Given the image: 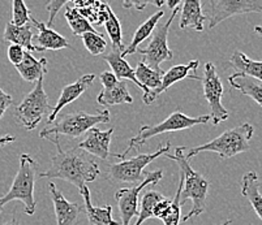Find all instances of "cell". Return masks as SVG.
<instances>
[{"mask_svg": "<svg viewBox=\"0 0 262 225\" xmlns=\"http://www.w3.org/2000/svg\"><path fill=\"white\" fill-rule=\"evenodd\" d=\"M55 143L58 153L51 158V165L47 170L38 173L40 179H60L81 189L88 182H93L99 176L98 164L77 146L70 150H61L58 138L50 139Z\"/></svg>", "mask_w": 262, "mask_h": 225, "instance_id": "1", "label": "cell"}, {"mask_svg": "<svg viewBox=\"0 0 262 225\" xmlns=\"http://www.w3.org/2000/svg\"><path fill=\"white\" fill-rule=\"evenodd\" d=\"M185 150L187 148L184 146H180V147L175 148L173 155H170L168 153L164 154L166 158L178 163L179 168L182 170L183 188L180 201L183 205L185 201H192V210L189 211V214L183 217V221L199 216L204 212L206 208V196H208L209 191V181L190 167L189 160L185 158Z\"/></svg>", "mask_w": 262, "mask_h": 225, "instance_id": "2", "label": "cell"}, {"mask_svg": "<svg viewBox=\"0 0 262 225\" xmlns=\"http://www.w3.org/2000/svg\"><path fill=\"white\" fill-rule=\"evenodd\" d=\"M38 176V164L29 154L20 155V168L16 173L11 189L8 193L0 196V212L3 207L12 201H21L24 203V212L26 215H34L35 212V198L34 186Z\"/></svg>", "mask_w": 262, "mask_h": 225, "instance_id": "3", "label": "cell"}, {"mask_svg": "<svg viewBox=\"0 0 262 225\" xmlns=\"http://www.w3.org/2000/svg\"><path fill=\"white\" fill-rule=\"evenodd\" d=\"M253 133L254 128L251 124L245 122V124L239 125V127L226 130L221 136L211 139L208 143L200 144V146H196V147L189 148L188 151L185 150L187 151L185 158L189 160V159L199 155L200 153L209 151V153L218 154L222 159H230L232 156L245 153V151L251 148L249 141L253 137Z\"/></svg>", "mask_w": 262, "mask_h": 225, "instance_id": "4", "label": "cell"}, {"mask_svg": "<svg viewBox=\"0 0 262 225\" xmlns=\"http://www.w3.org/2000/svg\"><path fill=\"white\" fill-rule=\"evenodd\" d=\"M110 121V112L107 110L98 111L97 113H86L82 111L78 112L66 113L60 118L47 125L39 133L40 138L52 139L67 137V138L76 139L97 124H106Z\"/></svg>", "mask_w": 262, "mask_h": 225, "instance_id": "5", "label": "cell"}, {"mask_svg": "<svg viewBox=\"0 0 262 225\" xmlns=\"http://www.w3.org/2000/svg\"><path fill=\"white\" fill-rule=\"evenodd\" d=\"M210 121V116L204 115L199 116V117H189V116L184 115L180 108L173 111L166 120H163L159 124L154 125V127H149V125H144L140 128L139 133L136 134L132 139L129 141L128 147L124 150L121 154H113L115 158L125 159L129 155L130 151L139 150L142 144L146 143L150 138L159 136V134L168 133V132H179V130H187L190 128L196 127V125L208 124Z\"/></svg>", "mask_w": 262, "mask_h": 225, "instance_id": "6", "label": "cell"}, {"mask_svg": "<svg viewBox=\"0 0 262 225\" xmlns=\"http://www.w3.org/2000/svg\"><path fill=\"white\" fill-rule=\"evenodd\" d=\"M170 148L171 143L167 142V143L159 146L156 153L140 154L137 156H133L132 159H124L120 163L108 165L106 172L107 179L111 182H115V184H141L147 173V172H145L144 174L145 167L161 155L167 154Z\"/></svg>", "mask_w": 262, "mask_h": 225, "instance_id": "7", "label": "cell"}, {"mask_svg": "<svg viewBox=\"0 0 262 225\" xmlns=\"http://www.w3.org/2000/svg\"><path fill=\"white\" fill-rule=\"evenodd\" d=\"M51 111L49 96L43 89V78H39L35 82L34 89L16 107L15 117L16 121L26 130H33L38 127L45 116L51 113Z\"/></svg>", "mask_w": 262, "mask_h": 225, "instance_id": "8", "label": "cell"}, {"mask_svg": "<svg viewBox=\"0 0 262 225\" xmlns=\"http://www.w3.org/2000/svg\"><path fill=\"white\" fill-rule=\"evenodd\" d=\"M179 12H180V8L173 9L170 18L166 22L162 23V25H157L153 34H151L150 43L145 48L137 49L142 56V63L146 64L147 67H150L151 69L162 72L161 64L163 61H171L173 59V52L168 47L167 41L170 26Z\"/></svg>", "mask_w": 262, "mask_h": 225, "instance_id": "9", "label": "cell"}, {"mask_svg": "<svg viewBox=\"0 0 262 225\" xmlns=\"http://www.w3.org/2000/svg\"><path fill=\"white\" fill-rule=\"evenodd\" d=\"M247 13L262 15V0H206L205 17L210 29L227 18Z\"/></svg>", "mask_w": 262, "mask_h": 225, "instance_id": "10", "label": "cell"}, {"mask_svg": "<svg viewBox=\"0 0 262 225\" xmlns=\"http://www.w3.org/2000/svg\"><path fill=\"white\" fill-rule=\"evenodd\" d=\"M163 177L162 170L147 172L144 181L139 185H133L132 188L119 189L115 194V199L118 203L119 212H120L121 224L130 225V221L135 216H137L140 206V194L146 186H156Z\"/></svg>", "mask_w": 262, "mask_h": 225, "instance_id": "11", "label": "cell"}, {"mask_svg": "<svg viewBox=\"0 0 262 225\" xmlns=\"http://www.w3.org/2000/svg\"><path fill=\"white\" fill-rule=\"evenodd\" d=\"M202 86H204L205 99L208 101L210 107L211 115L210 121L213 125H219L221 122L226 121L230 116L228 111L223 107L222 96H223V85L215 67L213 63H206L204 68V76L201 77Z\"/></svg>", "mask_w": 262, "mask_h": 225, "instance_id": "12", "label": "cell"}, {"mask_svg": "<svg viewBox=\"0 0 262 225\" xmlns=\"http://www.w3.org/2000/svg\"><path fill=\"white\" fill-rule=\"evenodd\" d=\"M200 65L199 60H190L188 64H180V65H175V67L170 68L167 72H164L162 76V81L159 87L154 90H147L146 92H144L142 95V102L145 104H151L156 102V99L158 98L161 94H163L164 91H167L173 84L179 81H183L185 78H190V80H197V81H201V77L196 74H190L189 72H196L197 68Z\"/></svg>", "mask_w": 262, "mask_h": 225, "instance_id": "13", "label": "cell"}, {"mask_svg": "<svg viewBox=\"0 0 262 225\" xmlns=\"http://www.w3.org/2000/svg\"><path fill=\"white\" fill-rule=\"evenodd\" d=\"M49 190L51 201L54 203L55 215H56V225H78L81 216L85 214L84 205L75 202L71 203L66 199L58 186L54 182L49 184Z\"/></svg>", "mask_w": 262, "mask_h": 225, "instance_id": "14", "label": "cell"}, {"mask_svg": "<svg viewBox=\"0 0 262 225\" xmlns=\"http://www.w3.org/2000/svg\"><path fill=\"white\" fill-rule=\"evenodd\" d=\"M114 134V128H110L107 130L97 129L92 128L86 132V137L82 142L77 144V147L81 150L86 151L90 155L97 156L102 160H107L110 153V144H111V138Z\"/></svg>", "mask_w": 262, "mask_h": 225, "instance_id": "15", "label": "cell"}, {"mask_svg": "<svg viewBox=\"0 0 262 225\" xmlns=\"http://www.w3.org/2000/svg\"><path fill=\"white\" fill-rule=\"evenodd\" d=\"M95 80V76L94 74H85L82 77H80L76 82L71 85H67L61 89V94L59 96V101L58 103L55 104V107H52L51 113L49 115V118H47V121L49 124H51L52 121L56 120L58 115L60 113V111L63 110L66 106L68 104L73 103L76 99L80 98L88 89L93 85Z\"/></svg>", "mask_w": 262, "mask_h": 225, "instance_id": "16", "label": "cell"}, {"mask_svg": "<svg viewBox=\"0 0 262 225\" xmlns=\"http://www.w3.org/2000/svg\"><path fill=\"white\" fill-rule=\"evenodd\" d=\"M34 28L38 29V35L35 38V49L37 52H43V51H58L61 48H70L71 44L70 42L67 41V38L60 35L59 33L55 32L52 28H49L45 22L42 21L35 20L33 16H30Z\"/></svg>", "mask_w": 262, "mask_h": 225, "instance_id": "17", "label": "cell"}, {"mask_svg": "<svg viewBox=\"0 0 262 225\" xmlns=\"http://www.w3.org/2000/svg\"><path fill=\"white\" fill-rule=\"evenodd\" d=\"M80 193L84 198L85 215L92 225H120V222L113 219V206L107 205L104 207H95L92 203L90 190L86 185L80 189Z\"/></svg>", "mask_w": 262, "mask_h": 225, "instance_id": "18", "label": "cell"}, {"mask_svg": "<svg viewBox=\"0 0 262 225\" xmlns=\"http://www.w3.org/2000/svg\"><path fill=\"white\" fill-rule=\"evenodd\" d=\"M180 11H182L180 23H179L180 29H193L196 32L204 30L206 17L202 12V0H184L183 7H180Z\"/></svg>", "mask_w": 262, "mask_h": 225, "instance_id": "19", "label": "cell"}, {"mask_svg": "<svg viewBox=\"0 0 262 225\" xmlns=\"http://www.w3.org/2000/svg\"><path fill=\"white\" fill-rule=\"evenodd\" d=\"M103 59H104V61L108 64L110 68L113 69V73L115 74V77L118 78L119 81H123V80H129V81L135 82V84L137 85V86H139L144 92H146L147 90H149V89H146V87L142 86V85L139 82V80L136 78L135 69H133L129 64H128V61L125 60L123 56H121L120 49L114 47L113 51L108 52V54H106V55L103 56Z\"/></svg>", "mask_w": 262, "mask_h": 225, "instance_id": "20", "label": "cell"}, {"mask_svg": "<svg viewBox=\"0 0 262 225\" xmlns=\"http://www.w3.org/2000/svg\"><path fill=\"white\" fill-rule=\"evenodd\" d=\"M15 68L26 82H37L39 78H43L47 73V59H35L32 55V52L25 51L23 61Z\"/></svg>", "mask_w": 262, "mask_h": 225, "instance_id": "21", "label": "cell"}, {"mask_svg": "<svg viewBox=\"0 0 262 225\" xmlns=\"http://www.w3.org/2000/svg\"><path fill=\"white\" fill-rule=\"evenodd\" d=\"M97 102L103 107H111L118 104H130L133 98L128 91L127 81L123 80V81H118L113 86L103 87V90L97 96Z\"/></svg>", "mask_w": 262, "mask_h": 225, "instance_id": "22", "label": "cell"}, {"mask_svg": "<svg viewBox=\"0 0 262 225\" xmlns=\"http://www.w3.org/2000/svg\"><path fill=\"white\" fill-rule=\"evenodd\" d=\"M261 180L256 172H248L242 179V195L251 203L257 216L262 220V194Z\"/></svg>", "mask_w": 262, "mask_h": 225, "instance_id": "23", "label": "cell"}, {"mask_svg": "<svg viewBox=\"0 0 262 225\" xmlns=\"http://www.w3.org/2000/svg\"><path fill=\"white\" fill-rule=\"evenodd\" d=\"M33 38H34L33 26H30L29 23L24 26H16L12 22H8L6 25V30L3 34L4 42H8L11 44H18L29 52H37L34 43H33Z\"/></svg>", "mask_w": 262, "mask_h": 225, "instance_id": "24", "label": "cell"}, {"mask_svg": "<svg viewBox=\"0 0 262 225\" xmlns=\"http://www.w3.org/2000/svg\"><path fill=\"white\" fill-rule=\"evenodd\" d=\"M163 16H164V12L159 11V12H157V13H154L151 17L147 18L145 22H142L141 25L137 28V30L135 32V34H133L130 43L128 44L125 48H124L123 52H121V56H123V58H125V56L135 54V52L139 49L140 44H141L142 42L146 41L147 38L153 34L154 29H156L157 25H158V22H159V20H161Z\"/></svg>", "mask_w": 262, "mask_h": 225, "instance_id": "25", "label": "cell"}, {"mask_svg": "<svg viewBox=\"0 0 262 225\" xmlns=\"http://www.w3.org/2000/svg\"><path fill=\"white\" fill-rule=\"evenodd\" d=\"M228 82L233 89L239 90L243 95L253 99L257 104L262 107V86L256 82V80L243 73H233L228 77Z\"/></svg>", "mask_w": 262, "mask_h": 225, "instance_id": "26", "label": "cell"}, {"mask_svg": "<svg viewBox=\"0 0 262 225\" xmlns=\"http://www.w3.org/2000/svg\"><path fill=\"white\" fill-rule=\"evenodd\" d=\"M230 65L236 73H243L262 82V61L252 60L243 52L235 51L230 59Z\"/></svg>", "mask_w": 262, "mask_h": 225, "instance_id": "27", "label": "cell"}, {"mask_svg": "<svg viewBox=\"0 0 262 225\" xmlns=\"http://www.w3.org/2000/svg\"><path fill=\"white\" fill-rule=\"evenodd\" d=\"M64 17H66L67 22H68L71 30L75 35H82L85 33L97 32L95 28H93L92 23L89 22V20L85 16L81 15L80 11L76 7H67Z\"/></svg>", "mask_w": 262, "mask_h": 225, "instance_id": "28", "label": "cell"}, {"mask_svg": "<svg viewBox=\"0 0 262 225\" xmlns=\"http://www.w3.org/2000/svg\"><path fill=\"white\" fill-rule=\"evenodd\" d=\"M164 196L161 193L154 190H149L144 194L141 202H140V208L139 212H137V220H136L135 225H142V222H145L149 219H154L153 210L156 207L157 203L159 201L163 199Z\"/></svg>", "mask_w": 262, "mask_h": 225, "instance_id": "29", "label": "cell"}, {"mask_svg": "<svg viewBox=\"0 0 262 225\" xmlns=\"http://www.w3.org/2000/svg\"><path fill=\"white\" fill-rule=\"evenodd\" d=\"M163 70L158 72V70L151 69L150 67H147L146 64H144L142 61H140L137 64V67L135 69L136 78L139 80L140 84L144 87L149 90H154L157 87H159L162 81V76H163Z\"/></svg>", "mask_w": 262, "mask_h": 225, "instance_id": "30", "label": "cell"}, {"mask_svg": "<svg viewBox=\"0 0 262 225\" xmlns=\"http://www.w3.org/2000/svg\"><path fill=\"white\" fill-rule=\"evenodd\" d=\"M104 28H106V32L108 34V37L111 38V42H113L114 47L119 48L121 52L124 51L123 46V33H121V25L119 18L116 17V15L114 13V11L111 9V7H107V17L104 18Z\"/></svg>", "mask_w": 262, "mask_h": 225, "instance_id": "31", "label": "cell"}, {"mask_svg": "<svg viewBox=\"0 0 262 225\" xmlns=\"http://www.w3.org/2000/svg\"><path fill=\"white\" fill-rule=\"evenodd\" d=\"M81 37L89 54H92L93 56L103 55L107 48V42L101 33H85Z\"/></svg>", "mask_w": 262, "mask_h": 225, "instance_id": "32", "label": "cell"}, {"mask_svg": "<svg viewBox=\"0 0 262 225\" xmlns=\"http://www.w3.org/2000/svg\"><path fill=\"white\" fill-rule=\"evenodd\" d=\"M182 188H183V181L182 177H180V184H179L178 191H176L175 196H173L172 203H171V210L166 216L162 219L164 225H179L180 219H182V201H180V194H182Z\"/></svg>", "mask_w": 262, "mask_h": 225, "instance_id": "33", "label": "cell"}, {"mask_svg": "<svg viewBox=\"0 0 262 225\" xmlns=\"http://www.w3.org/2000/svg\"><path fill=\"white\" fill-rule=\"evenodd\" d=\"M30 11L26 7L24 0H12V21L11 22L16 26H24L29 22Z\"/></svg>", "mask_w": 262, "mask_h": 225, "instance_id": "34", "label": "cell"}, {"mask_svg": "<svg viewBox=\"0 0 262 225\" xmlns=\"http://www.w3.org/2000/svg\"><path fill=\"white\" fill-rule=\"evenodd\" d=\"M163 4L164 0H123V8H135L137 11H144L146 8V6H154L159 8Z\"/></svg>", "mask_w": 262, "mask_h": 225, "instance_id": "35", "label": "cell"}, {"mask_svg": "<svg viewBox=\"0 0 262 225\" xmlns=\"http://www.w3.org/2000/svg\"><path fill=\"white\" fill-rule=\"evenodd\" d=\"M67 3H68V0H49V2H47L46 9L49 11V21H47L46 25L49 26V28H52L59 11H60L61 7L66 6Z\"/></svg>", "mask_w": 262, "mask_h": 225, "instance_id": "36", "label": "cell"}, {"mask_svg": "<svg viewBox=\"0 0 262 225\" xmlns=\"http://www.w3.org/2000/svg\"><path fill=\"white\" fill-rule=\"evenodd\" d=\"M7 55H8L9 61H11V63L16 67V65H18V64L23 61L24 55H25V51H24L23 47L18 46V44H9Z\"/></svg>", "mask_w": 262, "mask_h": 225, "instance_id": "37", "label": "cell"}, {"mask_svg": "<svg viewBox=\"0 0 262 225\" xmlns=\"http://www.w3.org/2000/svg\"><path fill=\"white\" fill-rule=\"evenodd\" d=\"M171 203H172V199H168V198H163L162 201H159L153 210L154 219H163L170 212Z\"/></svg>", "mask_w": 262, "mask_h": 225, "instance_id": "38", "label": "cell"}, {"mask_svg": "<svg viewBox=\"0 0 262 225\" xmlns=\"http://www.w3.org/2000/svg\"><path fill=\"white\" fill-rule=\"evenodd\" d=\"M13 103V99L11 95L6 94L3 90L0 89V118L3 117V115L6 113V111L8 110V107Z\"/></svg>", "mask_w": 262, "mask_h": 225, "instance_id": "39", "label": "cell"}, {"mask_svg": "<svg viewBox=\"0 0 262 225\" xmlns=\"http://www.w3.org/2000/svg\"><path fill=\"white\" fill-rule=\"evenodd\" d=\"M99 81H101V84L103 85V87H108L115 85L119 80L115 77V74H114L113 72H103L101 73V76H99Z\"/></svg>", "mask_w": 262, "mask_h": 225, "instance_id": "40", "label": "cell"}, {"mask_svg": "<svg viewBox=\"0 0 262 225\" xmlns=\"http://www.w3.org/2000/svg\"><path fill=\"white\" fill-rule=\"evenodd\" d=\"M164 3L167 4L168 8L173 9L176 8H180V4H182V0H164Z\"/></svg>", "mask_w": 262, "mask_h": 225, "instance_id": "41", "label": "cell"}, {"mask_svg": "<svg viewBox=\"0 0 262 225\" xmlns=\"http://www.w3.org/2000/svg\"><path fill=\"white\" fill-rule=\"evenodd\" d=\"M16 138L12 136H4V137H0V147H3L6 144L12 143V142H15Z\"/></svg>", "mask_w": 262, "mask_h": 225, "instance_id": "42", "label": "cell"}, {"mask_svg": "<svg viewBox=\"0 0 262 225\" xmlns=\"http://www.w3.org/2000/svg\"><path fill=\"white\" fill-rule=\"evenodd\" d=\"M0 225H24V224H21V222H18L16 219H12L11 221L3 222V224H0Z\"/></svg>", "mask_w": 262, "mask_h": 225, "instance_id": "43", "label": "cell"}, {"mask_svg": "<svg viewBox=\"0 0 262 225\" xmlns=\"http://www.w3.org/2000/svg\"><path fill=\"white\" fill-rule=\"evenodd\" d=\"M253 30H254V32L257 33V34H258V35H261V37H262V26H259V25L254 26V28H253Z\"/></svg>", "mask_w": 262, "mask_h": 225, "instance_id": "44", "label": "cell"}, {"mask_svg": "<svg viewBox=\"0 0 262 225\" xmlns=\"http://www.w3.org/2000/svg\"><path fill=\"white\" fill-rule=\"evenodd\" d=\"M231 222H232V220H226V221L223 222V224H221V225H230Z\"/></svg>", "mask_w": 262, "mask_h": 225, "instance_id": "45", "label": "cell"}, {"mask_svg": "<svg viewBox=\"0 0 262 225\" xmlns=\"http://www.w3.org/2000/svg\"><path fill=\"white\" fill-rule=\"evenodd\" d=\"M68 2H75L76 3V2H78V0H68Z\"/></svg>", "mask_w": 262, "mask_h": 225, "instance_id": "46", "label": "cell"}]
</instances>
